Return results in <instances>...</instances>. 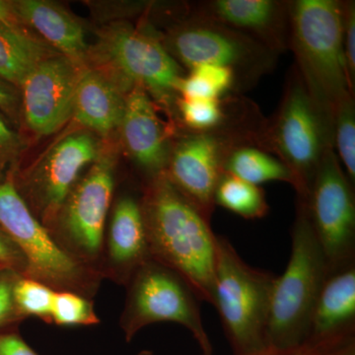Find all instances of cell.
Returning <instances> with one entry per match:
<instances>
[{"instance_id": "9", "label": "cell", "mask_w": 355, "mask_h": 355, "mask_svg": "<svg viewBox=\"0 0 355 355\" xmlns=\"http://www.w3.org/2000/svg\"><path fill=\"white\" fill-rule=\"evenodd\" d=\"M163 46L189 69L212 64L232 70L237 91L270 73L279 55L253 37L198 14L171 30Z\"/></svg>"}, {"instance_id": "3", "label": "cell", "mask_w": 355, "mask_h": 355, "mask_svg": "<svg viewBox=\"0 0 355 355\" xmlns=\"http://www.w3.org/2000/svg\"><path fill=\"white\" fill-rule=\"evenodd\" d=\"M291 242L288 263L273 287L266 331L268 349H291L305 343L313 310L330 275L305 198H297Z\"/></svg>"}, {"instance_id": "28", "label": "cell", "mask_w": 355, "mask_h": 355, "mask_svg": "<svg viewBox=\"0 0 355 355\" xmlns=\"http://www.w3.org/2000/svg\"><path fill=\"white\" fill-rule=\"evenodd\" d=\"M19 273L10 270H0V331L11 330L25 318L14 300V287Z\"/></svg>"}, {"instance_id": "35", "label": "cell", "mask_w": 355, "mask_h": 355, "mask_svg": "<svg viewBox=\"0 0 355 355\" xmlns=\"http://www.w3.org/2000/svg\"><path fill=\"white\" fill-rule=\"evenodd\" d=\"M0 22L7 23V24H18V20L14 13L11 2L0 0Z\"/></svg>"}, {"instance_id": "20", "label": "cell", "mask_w": 355, "mask_h": 355, "mask_svg": "<svg viewBox=\"0 0 355 355\" xmlns=\"http://www.w3.org/2000/svg\"><path fill=\"white\" fill-rule=\"evenodd\" d=\"M125 96L98 70H83L77 83L72 116L83 127L108 135L120 127Z\"/></svg>"}, {"instance_id": "24", "label": "cell", "mask_w": 355, "mask_h": 355, "mask_svg": "<svg viewBox=\"0 0 355 355\" xmlns=\"http://www.w3.org/2000/svg\"><path fill=\"white\" fill-rule=\"evenodd\" d=\"M240 102L220 99L184 100L177 98L176 105L180 118L193 132H211L224 127L230 121Z\"/></svg>"}, {"instance_id": "26", "label": "cell", "mask_w": 355, "mask_h": 355, "mask_svg": "<svg viewBox=\"0 0 355 355\" xmlns=\"http://www.w3.org/2000/svg\"><path fill=\"white\" fill-rule=\"evenodd\" d=\"M51 320L60 327L93 326L101 321L91 299L70 291H55Z\"/></svg>"}, {"instance_id": "12", "label": "cell", "mask_w": 355, "mask_h": 355, "mask_svg": "<svg viewBox=\"0 0 355 355\" xmlns=\"http://www.w3.org/2000/svg\"><path fill=\"white\" fill-rule=\"evenodd\" d=\"M101 144L91 132L70 133L51 147L15 184L34 216L48 229L81 173L102 156ZM14 181V180H13Z\"/></svg>"}, {"instance_id": "13", "label": "cell", "mask_w": 355, "mask_h": 355, "mask_svg": "<svg viewBox=\"0 0 355 355\" xmlns=\"http://www.w3.org/2000/svg\"><path fill=\"white\" fill-rule=\"evenodd\" d=\"M102 49L132 87L140 86L164 103L171 102L177 94L183 70L156 37L132 26L119 24L104 33Z\"/></svg>"}, {"instance_id": "33", "label": "cell", "mask_w": 355, "mask_h": 355, "mask_svg": "<svg viewBox=\"0 0 355 355\" xmlns=\"http://www.w3.org/2000/svg\"><path fill=\"white\" fill-rule=\"evenodd\" d=\"M137 355H154L150 350H142ZM256 355H355V347H347V349H324V347H314V345H299L294 349L284 350L268 349L261 354Z\"/></svg>"}, {"instance_id": "22", "label": "cell", "mask_w": 355, "mask_h": 355, "mask_svg": "<svg viewBox=\"0 0 355 355\" xmlns=\"http://www.w3.org/2000/svg\"><path fill=\"white\" fill-rule=\"evenodd\" d=\"M224 173L259 186L268 182H284L295 190L291 170L279 159L253 144H243L229 154Z\"/></svg>"}, {"instance_id": "15", "label": "cell", "mask_w": 355, "mask_h": 355, "mask_svg": "<svg viewBox=\"0 0 355 355\" xmlns=\"http://www.w3.org/2000/svg\"><path fill=\"white\" fill-rule=\"evenodd\" d=\"M119 128L128 153L149 181L164 174L172 150L171 132L146 89L133 86L128 90Z\"/></svg>"}, {"instance_id": "32", "label": "cell", "mask_w": 355, "mask_h": 355, "mask_svg": "<svg viewBox=\"0 0 355 355\" xmlns=\"http://www.w3.org/2000/svg\"><path fill=\"white\" fill-rule=\"evenodd\" d=\"M22 149L19 135L7 125L0 118V180L4 179L3 173L18 157Z\"/></svg>"}, {"instance_id": "5", "label": "cell", "mask_w": 355, "mask_h": 355, "mask_svg": "<svg viewBox=\"0 0 355 355\" xmlns=\"http://www.w3.org/2000/svg\"><path fill=\"white\" fill-rule=\"evenodd\" d=\"M254 144L272 154L291 170L297 198H307L324 153L334 149L333 137L294 67L279 109L263 120Z\"/></svg>"}, {"instance_id": "19", "label": "cell", "mask_w": 355, "mask_h": 355, "mask_svg": "<svg viewBox=\"0 0 355 355\" xmlns=\"http://www.w3.org/2000/svg\"><path fill=\"white\" fill-rule=\"evenodd\" d=\"M14 13L41 35L58 53L80 65L87 55L83 26L65 9L46 0H19L12 2Z\"/></svg>"}, {"instance_id": "27", "label": "cell", "mask_w": 355, "mask_h": 355, "mask_svg": "<svg viewBox=\"0 0 355 355\" xmlns=\"http://www.w3.org/2000/svg\"><path fill=\"white\" fill-rule=\"evenodd\" d=\"M55 291L37 280L20 277L14 287V300L22 316L36 317L51 324V307Z\"/></svg>"}, {"instance_id": "29", "label": "cell", "mask_w": 355, "mask_h": 355, "mask_svg": "<svg viewBox=\"0 0 355 355\" xmlns=\"http://www.w3.org/2000/svg\"><path fill=\"white\" fill-rule=\"evenodd\" d=\"M343 49L350 85H355V2L343 1Z\"/></svg>"}, {"instance_id": "8", "label": "cell", "mask_w": 355, "mask_h": 355, "mask_svg": "<svg viewBox=\"0 0 355 355\" xmlns=\"http://www.w3.org/2000/svg\"><path fill=\"white\" fill-rule=\"evenodd\" d=\"M125 286L127 300L120 327L128 343L150 324L175 323L190 331L202 355H214L200 300L183 277L150 259L133 273Z\"/></svg>"}, {"instance_id": "2", "label": "cell", "mask_w": 355, "mask_h": 355, "mask_svg": "<svg viewBox=\"0 0 355 355\" xmlns=\"http://www.w3.org/2000/svg\"><path fill=\"white\" fill-rule=\"evenodd\" d=\"M289 19V49L295 55V69L333 137L336 112L354 98L343 57V1H291Z\"/></svg>"}, {"instance_id": "25", "label": "cell", "mask_w": 355, "mask_h": 355, "mask_svg": "<svg viewBox=\"0 0 355 355\" xmlns=\"http://www.w3.org/2000/svg\"><path fill=\"white\" fill-rule=\"evenodd\" d=\"M334 150L350 183L355 184V104L350 98L338 108L334 120Z\"/></svg>"}, {"instance_id": "4", "label": "cell", "mask_w": 355, "mask_h": 355, "mask_svg": "<svg viewBox=\"0 0 355 355\" xmlns=\"http://www.w3.org/2000/svg\"><path fill=\"white\" fill-rule=\"evenodd\" d=\"M277 277L248 265L227 238L216 235L214 307L234 355L268 350L266 331Z\"/></svg>"}, {"instance_id": "31", "label": "cell", "mask_w": 355, "mask_h": 355, "mask_svg": "<svg viewBox=\"0 0 355 355\" xmlns=\"http://www.w3.org/2000/svg\"><path fill=\"white\" fill-rule=\"evenodd\" d=\"M191 72L202 77L216 89L219 95L224 96L229 91L236 90V79L232 70L218 65L202 64L193 67Z\"/></svg>"}, {"instance_id": "6", "label": "cell", "mask_w": 355, "mask_h": 355, "mask_svg": "<svg viewBox=\"0 0 355 355\" xmlns=\"http://www.w3.org/2000/svg\"><path fill=\"white\" fill-rule=\"evenodd\" d=\"M0 229L24 254L28 279L37 280L55 291H70L92 299L103 275L58 246L42 222L21 197L9 173L0 180Z\"/></svg>"}, {"instance_id": "11", "label": "cell", "mask_w": 355, "mask_h": 355, "mask_svg": "<svg viewBox=\"0 0 355 355\" xmlns=\"http://www.w3.org/2000/svg\"><path fill=\"white\" fill-rule=\"evenodd\" d=\"M305 200L330 273L354 263V187L333 148L324 153Z\"/></svg>"}, {"instance_id": "16", "label": "cell", "mask_w": 355, "mask_h": 355, "mask_svg": "<svg viewBox=\"0 0 355 355\" xmlns=\"http://www.w3.org/2000/svg\"><path fill=\"white\" fill-rule=\"evenodd\" d=\"M304 343L333 349L355 347V263L329 275Z\"/></svg>"}, {"instance_id": "10", "label": "cell", "mask_w": 355, "mask_h": 355, "mask_svg": "<svg viewBox=\"0 0 355 355\" xmlns=\"http://www.w3.org/2000/svg\"><path fill=\"white\" fill-rule=\"evenodd\" d=\"M114 189L113 158L102 155L77 182L48 228L58 246L101 275Z\"/></svg>"}, {"instance_id": "18", "label": "cell", "mask_w": 355, "mask_h": 355, "mask_svg": "<svg viewBox=\"0 0 355 355\" xmlns=\"http://www.w3.org/2000/svg\"><path fill=\"white\" fill-rule=\"evenodd\" d=\"M150 259L140 198L123 196L114 203L105 237L103 277L127 286L133 273Z\"/></svg>"}, {"instance_id": "14", "label": "cell", "mask_w": 355, "mask_h": 355, "mask_svg": "<svg viewBox=\"0 0 355 355\" xmlns=\"http://www.w3.org/2000/svg\"><path fill=\"white\" fill-rule=\"evenodd\" d=\"M81 67L55 53L33 67L21 83L26 123L33 132L49 135L72 116Z\"/></svg>"}, {"instance_id": "30", "label": "cell", "mask_w": 355, "mask_h": 355, "mask_svg": "<svg viewBox=\"0 0 355 355\" xmlns=\"http://www.w3.org/2000/svg\"><path fill=\"white\" fill-rule=\"evenodd\" d=\"M0 270H10L27 277L28 263L24 254L8 235L0 229Z\"/></svg>"}, {"instance_id": "23", "label": "cell", "mask_w": 355, "mask_h": 355, "mask_svg": "<svg viewBox=\"0 0 355 355\" xmlns=\"http://www.w3.org/2000/svg\"><path fill=\"white\" fill-rule=\"evenodd\" d=\"M214 205L245 219H260L270 211L263 189L224 173L214 193Z\"/></svg>"}, {"instance_id": "7", "label": "cell", "mask_w": 355, "mask_h": 355, "mask_svg": "<svg viewBox=\"0 0 355 355\" xmlns=\"http://www.w3.org/2000/svg\"><path fill=\"white\" fill-rule=\"evenodd\" d=\"M241 107L224 127L180 137L172 146L164 173L209 221L216 207L214 193L229 154L240 144H254V135L265 120L257 118L256 108Z\"/></svg>"}, {"instance_id": "1", "label": "cell", "mask_w": 355, "mask_h": 355, "mask_svg": "<svg viewBox=\"0 0 355 355\" xmlns=\"http://www.w3.org/2000/svg\"><path fill=\"white\" fill-rule=\"evenodd\" d=\"M151 259L183 277L200 301L214 305L216 235L210 221L165 174L140 198Z\"/></svg>"}, {"instance_id": "34", "label": "cell", "mask_w": 355, "mask_h": 355, "mask_svg": "<svg viewBox=\"0 0 355 355\" xmlns=\"http://www.w3.org/2000/svg\"><path fill=\"white\" fill-rule=\"evenodd\" d=\"M0 355H39L15 330L0 331Z\"/></svg>"}, {"instance_id": "21", "label": "cell", "mask_w": 355, "mask_h": 355, "mask_svg": "<svg viewBox=\"0 0 355 355\" xmlns=\"http://www.w3.org/2000/svg\"><path fill=\"white\" fill-rule=\"evenodd\" d=\"M55 53L18 24L0 22V78L20 86L35 65Z\"/></svg>"}, {"instance_id": "36", "label": "cell", "mask_w": 355, "mask_h": 355, "mask_svg": "<svg viewBox=\"0 0 355 355\" xmlns=\"http://www.w3.org/2000/svg\"><path fill=\"white\" fill-rule=\"evenodd\" d=\"M15 98L4 84L0 83V108L12 110Z\"/></svg>"}, {"instance_id": "17", "label": "cell", "mask_w": 355, "mask_h": 355, "mask_svg": "<svg viewBox=\"0 0 355 355\" xmlns=\"http://www.w3.org/2000/svg\"><path fill=\"white\" fill-rule=\"evenodd\" d=\"M289 4L279 0H214L198 15L245 33L279 55L289 49Z\"/></svg>"}]
</instances>
